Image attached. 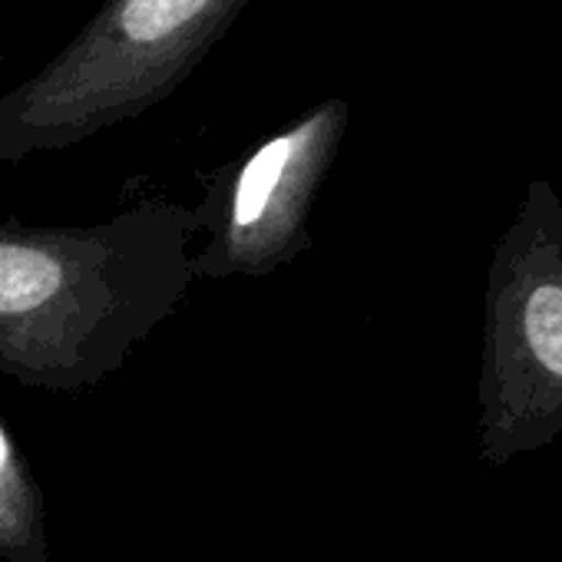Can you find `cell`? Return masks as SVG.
I'll use <instances>...</instances> for the list:
<instances>
[{"label": "cell", "instance_id": "cell-1", "mask_svg": "<svg viewBox=\"0 0 562 562\" xmlns=\"http://www.w3.org/2000/svg\"><path fill=\"white\" fill-rule=\"evenodd\" d=\"M245 8L248 0H100L54 60L0 97V159L74 146L162 103Z\"/></svg>", "mask_w": 562, "mask_h": 562}, {"label": "cell", "instance_id": "cell-2", "mask_svg": "<svg viewBox=\"0 0 562 562\" xmlns=\"http://www.w3.org/2000/svg\"><path fill=\"white\" fill-rule=\"evenodd\" d=\"M562 434V195L529 182L499 235L483 305L480 453L490 467Z\"/></svg>", "mask_w": 562, "mask_h": 562}, {"label": "cell", "instance_id": "cell-3", "mask_svg": "<svg viewBox=\"0 0 562 562\" xmlns=\"http://www.w3.org/2000/svg\"><path fill=\"white\" fill-rule=\"evenodd\" d=\"M348 116V103L328 97L238 162L225 195L232 251H268L295 235L341 146Z\"/></svg>", "mask_w": 562, "mask_h": 562}, {"label": "cell", "instance_id": "cell-4", "mask_svg": "<svg viewBox=\"0 0 562 562\" xmlns=\"http://www.w3.org/2000/svg\"><path fill=\"white\" fill-rule=\"evenodd\" d=\"M21 496H24V486H21L14 447H11L4 427H0V529L11 522V506H18Z\"/></svg>", "mask_w": 562, "mask_h": 562}]
</instances>
